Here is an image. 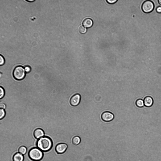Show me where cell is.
<instances>
[{"label": "cell", "mask_w": 161, "mask_h": 161, "mask_svg": "<svg viewBox=\"0 0 161 161\" xmlns=\"http://www.w3.org/2000/svg\"><path fill=\"white\" fill-rule=\"evenodd\" d=\"M37 148L43 152H47L52 149L53 145L51 139L47 136H43L37 141Z\"/></svg>", "instance_id": "6da1fadb"}, {"label": "cell", "mask_w": 161, "mask_h": 161, "mask_svg": "<svg viewBox=\"0 0 161 161\" xmlns=\"http://www.w3.org/2000/svg\"><path fill=\"white\" fill-rule=\"evenodd\" d=\"M29 158L33 161H40L43 158V152L37 147H34L30 149L28 153Z\"/></svg>", "instance_id": "7a4b0ae2"}, {"label": "cell", "mask_w": 161, "mask_h": 161, "mask_svg": "<svg viewBox=\"0 0 161 161\" xmlns=\"http://www.w3.org/2000/svg\"><path fill=\"white\" fill-rule=\"evenodd\" d=\"M25 69L22 66H16L13 70V74L14 78L17 80H21L23 79L25 75Z\"/></svg>", "instance_id": "3957f363"}, {"label": "cell", "mask_w": 161, "mask_h": 161, "mask_svg": "<svg viewBox=\"0 0 161 161\" xmlns=\"http://www.w3.org/2000/svg\"><path fill=\"white\" fill-rule=\"evenodd\" d=\"M154 4L151 1L147 0L144 1L142 6V9L143 12L149 13L152 11L154 8Z\"/></svg>", "instance_id": "277c9868"}, {"label": "cell", "mask_w": 161, "mask_h": 161, "mask_svg": "<svg viewBox=\"0 0 161 161\" xmlns=\"http://www.w3.org/2000/svg\"><path fill=\"white\" fill-rule=\"evenodd\" d=\"M68 145L66 143H61L58 144L56 146L55 150L58 154H62L66 151Z\"/></svg>", "instance_id": "5b68a950"}, {"label": "cell", "mask_w": 161, "mask_h": 161, "mask_svg": "<svg viewBox=\"0 0 161 161\" xmlns=\"http://www.w3.org/2000/svg\"><path fill=\"white\" fill-rule=\"evenodd\" d=\"M81 96L78 94H76L71 98L70 101V105L73 106H76L78 105L80 103Z\"/></svg>", "instance_id": "8992f818"}, {"label": "cell", "mask_w": 161, "mask_h": 161, "mask_svg": "<svg viewBox=\"0 0 161 161\" xmlns=\"http://www.w3.org/2000/svg\"><path fill=\"white\" fill-rule=\"evenodd\" d=\"M101 118L102 120L106 122L112 120L114 118V115L110 112L106 111L103 112L102 114Z\"/></svg>", "instance_id": "52a82bcc"}, {"label": "cell", "mask_w": 161, "mask_h": 161, "mask_svg": "<svg viewBox=\"0 0 161 161\" xmlns=\"http://www.w3.org/2000/svg\"><path fill=\"white\" fill-rule=\"evenodd\" d=\"M34 136L37 139H39L44 136V131L40 128L36 129L34 131Z\"/></svg>", "instance_id": "ba28073f"}, {"label": "cell", "mask_w": 161, "mask_h": 161, "mask_svg": "<svg viewBox=\"0 0 161 161\" xmlns=\"http://www.w3.org/2000/svg\"><path fill=\"white\" fill-rule=\"evenodd\" d=\"M144 102L145 106L147 107H150L152 105L153 100L151 97L147 96L144 98Z\"/></svg>", "instance_id": "9c48e42d"}, {"label": "cell", "mask_w": 161, "mask_h": 161, "mask_svg": "<svg viewBox=\"0 0 161 161\" xmlns=\"http://www.w3.org/2000/svg\"><path fill=\"white\" fill-rule=\"evenodd\" d=\"M24 159L23 155L19 152L15 153L12 157L13 161H23Z\"/></svg>", "instance_id": "30bf717a"}, {"label": "cell", "mask_w": 161, "mask_h": 161, "mask_svg": "<svg viewBox=\"0 0 161 161\" xmlns=\"http://www.w3.org/2000/svg\"><path fill=\"white\" fill-rule=\"evenodd\" d=\"M93 23L92 20L89 18L85 19L83 22V25L86 28L91 27L93 25Z\"/></svg>", "instance_id": "8fae6325"}, {"label": "cell", "mask_w": 161, "mask_h": 161, "mask_svg": "<svg viewBox=\"0 0 161 161\" xmlns=\"http://www.w3.org/2000/svg\"><path fill=\"white\" fill-rule=\"evenodd\" d=\"M81 141L80 137L78 136H75L73 137L72 140V144L74 145H77L80 143Z\"/></svg>", "instance_id": "7c38bea8"}, {"label": "cell", "mask_w": 161, "mask_h": 161, "mask_svg": "<svg viewBox=\"0 0 161 161\" xmlns=\"http://www.w3.org/2000/svg\"><path fill=\"white\" fill-rule=\"evenodd\" d=\"M27 149L24 146H21L19 148L18 152L23 155L27 153Z\"/></svg>", "instance_id": "4fadbf2b"}, {"label": "cell", "mask_w": 161, "mask_h": 161, "mask_svg": "<svg viewBox=\"0 0 161 161\" xmlns=\"http://www.w3.org/2000/svg\"><path fill=\"white\" fill-rule=\"evenodd\" d=\"M136 103V106L139 107H142L144 105V101L141 99H137Z\"/></svg>", "instance_id": "5bb4252c"}, {"label": "cell", "mask_w": 161, "mask_h": 161, "mask_svg": "<svg viewBox=\"0 0 161 161\" xmlns=\"http://www.w3.org/2000/svg\"><path fill=\"white\" fill-rule=\"evenodd\" d=\"M78 31L81 33H85L87 31V28L83 26H80L78 28Z\"/></svg>", "instance_id": "9a60e30c"}, {"label": "cell", "mask_w": 161, "mask_h": 161, "mask_svg": "<svg viewBox=\"0 0 161 161\" xmlns=\"http://www.w3.org/2000/svg\"><path fill=\"white\" fill-rule=\"evenodd\" d=\"M5 111L4 109L2 108L0 109V119H3L5 116Z\"/></svg>", "instance_id": "2e32d148"}, {"label": "cell", "mask_w": 161, "mask_h": 161, "mask_svg": "<svg viewBox=\"0 0 161 161\" xmlns=\"http://www.w3.org/2000/svg\"><path fill=\"white\" fill-rule=\"evenodd\" d=\"M0 98L1 99L4 96L5 91L3 88L1 87H0Z\"/></svg>", "instance_id": "e0dca14e"}, {"label": "cell", "mask_w": 161, "mask_h": 161, "mask_svg": "<svg viewBox=\"0 0 161 161\" xmlns=\"http://www.w3.org/2000/svg\"><path fill=\"white\" fill-rule=\"evenodd\" d=\"M5 61L4 59L3 56L0 55V66H2L5 63Z\"/></svg>", "instance_id": "ac0fdd59"}, {"label": "cell", "mask_w": 161, "mask_h": 161, "mask_svg": "<svg viewBox=\"0 0 161 161\" xmlns=\"http://www.w3.org/2000/svg\"><path fill=\"white\" fill-rule=\"evenodd\" d=\"M24 69L25 72L27 73H29L31 71V68L29 66H25Z\"/></svg>", "instance_id": "d6986e66"}, {"label": "cell", "mask_w": 161, "mask_h": 161, "mask_svg": "<svg viewBox=\"0 0 161 161\" xmlns=\"http://www.w3.org/2000/svg\"><path fill=\"white\" fill-rule=\"evenodd\" d=\"M117 0H107L106 1L108 3L112 4L115 3Z\"/></svg>", "instance_id": "ffe728a7"}, {"label": "cell", "mask_w": 161, "mask_h": 161, "mask_svg": "<svg viewBox=\"0 0 161 161\" xmlns=\"http://www.w3.org/2000/svg\"><path fill=\"white\" fill-rule=\"evenodd\" d=\"M6 105L4 103H0V107L1 108L4 109L6 108Z\"/></svg>", "instance_id": "44dd1931"}, {"label": "cell", "mask_w": 161, "mask_h": 161, "mask_svg": "<svg viewBox=\"0 0 161 161\" xmlns=\"http://www.w3.org/2000/svg\"><path fill=\"white\" fill-rule=\"evenodd\" d=\"M157 12L158 13H161V7L159 6L156 9Z\"/></svg>", "instance_id": "7402d4cb"}, {"label": "cell", "mask_w": 161, "mask_h": 161, "mask_svg": "<svg viewBox=\"0 0 161 161\" xmlns=\"http://www.w3.org/2000/svg\"><path fill=\"white\" fill-rule=\"evenodd\" d=\"M26 1H27L28 2H33L35 1V0H25Z\"/></svg>", "instance_id": "603a6c76"}, {"label": "cell", "mask_w": 161, "mask_h": 161, "mask_svg": "<svg viewBox=\"0 0 161 161\" xmlns=\"http://www.w3.org/2000/svg\"><path fill=\"white\" fill-rule=\"evenodd\" d=\"M158 1L159 4L161 5V0H158Z\"/></svg>", "instance_id": "cb8c5ba5"}]
</instances>
